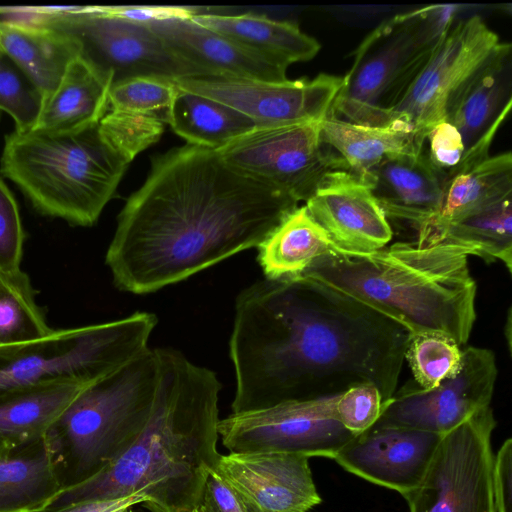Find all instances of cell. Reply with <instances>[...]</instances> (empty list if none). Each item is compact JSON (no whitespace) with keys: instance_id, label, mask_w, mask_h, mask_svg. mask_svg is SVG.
Instances as JSON below:
<instances>
[{"instance_id":"cell-1","label":"cell","mask_w":512,"mask_h":512,"mask_svg":"<svg viewBox=\"0 0 512 512\" xmlns=\"http://www.w3.org/2000/svg\"><path fill=\"white\" fill-rule=\"evenodd\" d=\"M409 332L305 279H261L236 298L229 353L232 413L339 394L374 384L394 395Z\"/></svg>"},{"instance_id":"cell-2","label":"cell","mask_w":512,"mask_h":512,"mask_svg":"<svg viewBox=\"0 0 512 512\" xmlns=\"http://www.w3.org/2000/svg\"><path fill=\"white\" fill-rule=\"evenodd\" d=\"M299 206L292 196L186 144L154 156L127 199L105 262L115 286L147 294L259 247Z\"/></svg>"},{"instance_id":"cell-3","label":"cell","mask_w":512,"mask_h":512,"mask_svg":"<svg viewBox=\"0 0 512 512\" xmlns=\"http://www.w3.org/2000/svg\"><path fill=\"white\" fill-rule=\"evenodd\" d=\"M159 379L149 419L130 447L96 475L65 487L46 512L142 494L151 512L197 508L214 468L221 384L181 352L156 348Z\"/></svg>"},{"instance_id":"cell-4","label":"cell","mask_w":512,"mask_h":512,"mask_svg":"<svg viewBox=\"0 0 512 512\" xmlns=\"http://www.w3.org/2000/svg\"><path fill=\"white\" fill-rule=\"evenodd\" d=\"M470 255V249L446 241L427 247L396 242L368 253L334 246L298 279L378 312L409 334L437 333L462 347L476 321Z\"/></svg>"},{"instance_id":"cell-5","label":"cell","mask_w":512,"mask_h":512,"mask_svg":"<svg viewBox=\"0 0 512 512\" xmlns=\"http://www.w3.org/2000/svg\"><path fill=\"white\" fill-rule=\"evenodd\" d=\"M98 125L67 134L14 130L5 137L0 171L42 215L92 226L128 167Z\"/></svg>"},{"instance_id":"cell-6","label":"cell","mask_w":512,"mask_h":512,"mask_svg":"<svg viewBox=\"0 0 512 512\" xmlns=\"http://www.w3.org/2000/svg\"><path fill=\"white\" fill-rule=\"evenodd\" d=\"M159 379L156 348L85 386L47 432L64 488L89 479L136 440L152 411Z\"/></svg>"},{"instance_id":"cell-7","label":"cell","mask_w":512,"mask_h":512,"mask_svg":"<svg viewBox=\"0 0 512 512\" xmlns=\"http://www.w3.org/2000/svg\"><path fill=\"white\" fill-rule=\"evenodd\" d=\"M454 8L429 5L394 15L375 27L353 52L331 112L363 126L391 125L388 111L454 20Z\"/></svg>"},{"instance_id":"cell-8","label":"cell","mask_w":512,"mask_h":512,"mask_svg":"<svg viewBox=\"0 0 512 512\" xmlns=\"http://www.w3.org/2000/svg\"><path fill=\"white\" fill-rule=\"evenodd\" d=\"M157 325L150 312L75 328L53 330L22 345L0 348V394L46 383L90 384L149 349Z\"/></svg>"},{"instance_id":"cell-9","label":"cell","mask_w":512,"mask_h":512,"mask_svg":"<svg viewBox=\"0 0 512 512\" xmlns=\"http://www.w3.org/2000/svg\"><path fill=\"white\" fill-rule=\"evenodd\" d=\"M44 26L76 37L82 55L113 77L177 79L206 75L184 60L143 22L105 13L101 6L48 7Z\"/></svg>"},{"instance_id":"cell-10","label":"cell","mask_w":512,"mask_h":512,"mask_svg":"<svg viewBox=\"0 0 512 512\" xmlns=\"http://www.w3.org/2000/svg\"><path fill=\"white\" fill-rule=\"evenodd\" d=\"M490 406L444 434L419 485L407 494L410 512H495Z\"/></svg>"},{"instance_id":"cell-11","label":"cell","mask_w":512,"mask_h":512,"mask_svg":"<svg viewBox=\"0 0 512 512\" xmlns=\"http://www.w3.org/2000/svg\"><path fill=\"white\" fill-rule=\"evenodd\" d=\"M500 44L498 35L480 16L454 19L389 109L390 123L410 126L415 143L422 150L427 134L445 119L452 96Z\"/></svg>"},{"instance_id":"cell-12","label":"cell","mask_w":512,"mask_h":512,"mask_svg":"<svg viewBox=\"0 0 512 512\" xmlns=\"http://www.w3.org/2000/svg\"><path fill=\"white\" fill-rule=\"evenodd\" d=\"M216 151L235 171L298 202L307 200L325 173L346 169L322 142L320 121L259 126Z\"/></svg>"},{"instance_id":"cell-13","label":"cell","mask_w":512,"mask_h":512,"mask_svg":"<svg viewBox=\"0 0 512 512\" xmlns=\"http://www.w3.org/2000/svg\"><path fill=\"white\" fill-rule=\"evenodd\" d=\"M336 395L231 413L219 420L218 434L229 452H280L334 459L355 437L337 418Z\"/></svg>"},{"instance_id":"cell-14","label":"cell","mask_w":512,"mask_h":512,"mask_svg":"<svg viewBox=\"0 0 512 512\" xmlns=\"http://www.w3.org/2000/svg\"><path fill=\"white\" fill-rule=\"evenodd\" d=\"M173 82L240 112L259 127L321 121L330 112L343 77L321 73L312 79L264 81L199 75Z\"/></svg>"},{"instance_id":"cell-15","label":"cell","mask_w":512,"mask_h":512,"mask_svg":"<svg viewBox=\"0 0 512 512\" xmlns=\"http://www.w3.org/2000/svg\"><path fill=\"white\" fill-rule=\"evenodd\" d=\"M497 373L491 350L466 347L457 375L428 390L415 382H407L384 404L374 426L444 435L480 409L490 406Z\"/></svg>"},{"instance_id":"cell-16","label":"cell","mask_w":512,"mask_h":512,"mask_svg":"<svg viewBox=\"0 0 512 512\" xmlns=\"http://www.w3.org/2000/svg\"><path fill=\"white\" fill-rule=\"evenodd\" d=\"M246 512H308L321 503L309 458L280 452H229L212 469Z\"/></svg>"},{"instance_id":"cell-17","label":"cell","mask_w":512,"mask_h":512,"mask_svg":"<svg viewBox=\"0 0 512 512\" xmlns=\"http://www.w3.org/2000/svg\"><path fill=\"white\" fill-rule=\"evenodd\" d=\"M305 207L341 251L373 252L392 239L391 225L370 184L346 169L325 173Z\"/></svg>"},{"instance_id":"cell-18","label":"cell","mask_w":512,"mask_h":512,"mask_svg":"<svg viewBox=\"0 0 512 512\" xmlns=\"http://www.w3.org/2000/svg\"><path fill=\"white\" fill-rule=\"evenodd\" d=\"M442 436L372 426L351 439L333 460L346 471L405 497L421 482Z\"/></svg>"},{"instance_id":"cell-19","label":"cell","mask_w":512,"mask_h":512,"mask_svg":"<svg viewBox=\"0 0 512 512\" xmlns=\"http://www.w3.org/2000/svg\"><path fill=\"white\" fill-rule=\"evenodd\" d=\"M146 24L175 53L206 75L287 80V67L197 24L191 18H168Z\"/></svg>"},{"instance_id":"cell-20","label":"cell","mask_w":512,"mask_h":512,"mask_svg":"<svg viewBox=\"0 0 512 512\" xmlns=\"http://www.w3.org/2000/svg\"><path fill=\"white\" fill-rule=\"evenodd\" d=\"M512 195V154L488 156L472 165L457 164L446 172L436 211L418 228V246L443 241L447 229L464 217Z\"/></svg>"},{"instance_id":"cell-21","label":"cell","mask_w":512,"mask_h":512,"mask_svg":"<svg viewBox=\"0 0 512 512\" xmlns=\"http://www.w3.org/2000/svg\"><path fill=\"white\" fill-rule=\"evenodd\" d=\"M445 181L446 172L431 163L424 148L381 162L366 178L386 217L416 228L436 211Z\"/></svg>"},{"instance_id":"cell-22","label":"cell","mask_w":512,"mask_h":512,"mask_svg":"<svg viewBox=\"0 0 512 512\" xmlns=\"http://www.w3.org/2000/svg\"><path fill=\"white\" fill-rule=\"evenodd\" d=\"M113 77L82 54L67 66L59 83L43 100L35 127L55 134L76 133L99 124L109 110Z\"/></svg>"},{"instance_id":"cell-23","label":"cell","mask_w":512,"mask_h":512,"mask_svg":"<svg viewBox=\"0 0 512 512\" xmlns=\"http://www.w3.org/2000/svg\"><path fill=\"white\" fill-rule=\"evenodd\" d=\"M512 103V47L501 42L450 99L445 119L471 147Z\"/></svg>"},{"instance_id":"cell-24","label":"cell","mask_w":512,"mask_h":512,"mask_svg":"<svg viewBox=\"0 0 512 512\" xmlns=\"http://www.w3.org/2000/svg\"><path fill=\"white\" fill-rule=\"evenodd\" d=\"M64 489L47 434L0 454V512H46Z\"/></svg>"},{"instance_id":"cell-25","label":"cell","mask_w":512,"mask_h":512,"mask_svg":"<svg viewBox=\"0 0 512 512\" xmlns=\"http://www.w3.org/2000/svg\"><path fill=\"white\" fill-rule=\"evenodd\" d=\"M0 49L47 98L69 63L82 54L73 35L50 26H19L0 22Z\"/></svg>"},{"instance_id":"cell-26","label":"cell","mask_w":512,"mask_h":512,"mask_svg":"<svg viewBox=\"0 0 512 512\" xmlns=\"http://www.w3.org/2000/svg\"><path fill=\"white\" fill-rule=\"evenodd\" d=\"M191 19L287 68L292 63L312 59L320 50L317 40L297 25L263 15L197 13Z\"/></svg>"},{"instance_id":"cell-27","label":"cell","mask_w":512,"mask_h":512,"mask_svg":"<svg viewBox=\"0 0 512 512\" xmlns=\"http://www.w3.org/2000/svg\"><path fill=\"white\" fill-rule=\"evenodd\" d=\"M320 136L346 169L364 181L381 162L423 150L417 147L408 125L397 122L386 127L363 126L338 118L331 110L320 121Z\"/></svg>"},{"instance_id":"cell-28","label":"cell","mask_w":512,"mask_h":512,"mask_svg":"<svg viewBox=\"0 0 512 512\" xmlns=\"http://www.w3.org/2000/svg\"><path fill=\"white\" fill-rule=\"evenodd\" d=\"M88 384L46 383L0 394V442L15 448L44 437Z\"/></svg>"},{"instance_id":"cell-29","label":"cell","mask_w":512,"mask_h":512,"mask_svg":"<svg viewBox=\"0 0 512 512\" xmlns=\"http://www.w3.org/2000/svg\"><path fill=\"white\" fill-rule=\"evenodd\" d=\"M334 247L305 205L298 206L258 247V262L265 278L298 279L320 256Z\"/></svg>"},{"instance_id":"cell-30","label":"cell","mask_w":512,"mask_h":512,"mask_svg":"<svg viewBox=\"0 0 512 512\" xmlns=\"http://www.w3.org/2000/svg\"><path fill=\"white\" fill-rule=\"evenodd\" d=\"M168 124L187 144L212 150L258 127L240 112L177 86L168 112Z\"/></svg>"},{"instance_id":"cell-31","label":"cell","mask_w":512,"mask_h":512,"mask_svg":"<svg viewBox=\"0 0 512 512\" xmlns=\"http://www.w3.org/2000/svg\"><path fill=\"white\" fill-rule=\"evenodd\" d=\"M512 195L452 224L443 241L471 250L486 262L500 261L512 271Z\"/></svg>"},{"instance_id":"cell-32","label":"cell","mask_w":512,"mask_h":512,"mask_svg":"<svg viewBox=\"0 0 512 512\" xmlns=\"http://www.w3.org/2000/svg\"><path fill=\"white\" fill-rule=\"evenodd\" d=\"M53 330L36 303L28 275L0 271V348L36 341Z\"/></svg>"},{"instance_id":"cell-33","label":"cell","mask_w":512,"mask_h":512,"mask_svg":"<svg viewBox=\"0 0 512 512\" xmlns=\"http://www.w3.org/2000/svg\"><path fill=\"white\" fill-rule=\"evenodd\" d=\"M404 360L408 362L415 384L428 390L459 373L463 349L441 334H410Z\"/></svg>"},{"instance_id":"cell-34","label":"cell","mask_w":512,"mask_h":512,"mask_svg":"<svg viewBox=\"0 0 512 512\" xmlns=\"http://www.w3.org/2000/svg\"><path fill=\"white\" fill-rule=\"evenodd\" d=\"M168 117L128 110L110 109L101 119L102 140L128 165L162 136Z\"/></svg>"},{"instance_id":"cell-35","label":"cell","mask_w":512,"mask_h":512,"mask_svg":"<svg viewBox=\"0 0 512 512\" xmlns=\"http://www.w3.org/2000/svg\"><path fill=\"white\" fill-rule=\"evenodd\" d=\"M43 99L25 74L4 53L0 54V112L11 116L15 131L32 130Z\"/></svg>"},{"instance_id":"cell-36","label":"cell","mask_w":512,"mask_h":512,"mask_svg":"<svg viewBox=\"0 0 512 512\" xmlns=\"http://www.w3.org/2000/svg\"><path fill=\"white\" fill-rule=\"evenodd\" d=\"M176 86L172 79L137 77L111 86L109 109L128 110L168 117Z\"/></svg>"},{"instance_id":"cell-37","label":"cell","mask_w":512,"mask_h":512,"mask_svg":"<svg viewBox=\"0 0 512 512\" xmlns=\"http://www.w3.org/2000/svg\"><path fill=\"white\" fill-rule=\"evenodd\" d=\"M384 402L371 383L355 384L336 395L335 411L339 422L353 435L370 429L380 418Z\"/></svg>"},{"instance_id":"cell-38","label":"cell","mask_w":512,"mask_h":512,"mask_svg":"<svg viewBox=\"0 0 512 512\" xmlns=\"http://www.w3.org/2000/svg\"><path fill=\"white\" fill-rule=\"evenodd\" d=\"M25 233L17 202L0 177V271L21 270Z\"/></svg>"},{"instance_id":"cell-39","label":"cell","mask_w":512,"mask_h":512,"mask_svg":"<svg viewBox=\"0 0 512 512\" xmlns=\"http://www.w3.org/2000/svg\"><path fill=\"white\" fill-rule=\"evenodd\" d=\"M424 150L435 167L447 172L459 163L465 145L458 129L444 119L427 134Z\"/></svg>"},{"instance_id":"cell-40","label":"cell","mask_w":512,"mask_h":512,"mask_svg":"<svg viewBox=\"0 0 512 512\" xmlns=\"http://www.w3.org/2000/svg\"><path fill=\"white\" fill-rule=\"evenodd\" d=\"M492 494L495 512H512V440L508 438L493 457Z\"/></svg>"},{"instance_id":"cell-41","label":"cell","mask_w":512,"mask_h":512,"mask_svg":"<svg viewBox=\"0 0 512 512\" xmlns=\"http://www.w3.org/2000/svg\"><path fill=\"white\" fill-rule=\"evenodd\" d=\"M197 509L198 512H246L235 492L212 470Z\"/></svg>"},{"instance_id":"cell-42","label":"cell","mask_w":512,"mask_h":512,"mask_svg":"<svg viewBox=\"0 0 512 512\" xmlns=\"http://www.w3.org/2000/svg\"><path fill=\"white\" fill-rule=\"evenodd\" d=\"M110 15L147 23L168 18H191L196 9L171 6H101Z\"/></svg>"},{"instance_id":"cell-43","label":"cell","mask_w":512,"mask_h":512,"mask_svg":"<svg viewBox=\"0 0 512 512\" xmlns=\"http://www.w3.org/2000/svg\"><path fill=\"white\" fill-rule=\"evenodd\" d=\"M147 499L142 494H136L125 498L89 501L73 505L60 512H113L130 506H143Z\"/></svg>"},{"instance_id":"cell-44","label":"cell","mask_w":512,"mask_h":512,"mask_svg":"<svg viewBox=\"0 0 512 512\" xmlns=\"http://www.w3.org/2000/svg\"><path fill=\"white\" fill-rule=\"evenodd\" d=\"M504 332L508 343V349L509 351H511V309L508 310V316L506 325L504 327Z\"/></svg>"},{"instance_id":"cell-45","label":"cell","mask_w":512,"mask_h":512,"mask_svg":"<svg viewBox=\"0 0 512 512\" xmlns=\"http://www.w3.org/2000/svg\"><path fill=\"white\" fill-rule=\"evenodd\" d=\"M9 450V448H7L4 444H2L0 442V454H2L3 452Z\"/></svg>"},{"instance_id":"cell-46","label":"cell","mask_w":512,"mask_h":512,"mask_svg":"<svg viewBox=\"0 0 512 512\" xmlns=\"http://www.w3.org/2000/svg\"><path fill=\"white\" fill-rule=\"evenodd\" d=\"M190 512H198V509L195 508V509L191 510Z\"/></svg>"},{"instance_id":"cell-47","label":"cell","mask_w":512,"mask_h":512,"mask_svg":"<svg viewBox=\"0 0 512 512\" xmlns=\"http://www.w3.org/2000/svg\"><path fill=\"white\" fill-rule=\"evenodd\" d=\"M0 54H2V51H1V49H0Z\"/></svg>"},{"instance_id":"cell-48","label":"cell","mask_w":512,"mask_h":512,"mask_svg":"<svg viewBox=\"0 0 512 512\" xmlns=\"http://www.w3.org/2000/svg\"><path fill=\"white\" fill-rule=\"evenodd\" d=\"M1 113V112H0Z\"/></svg>"}]
</instances>
